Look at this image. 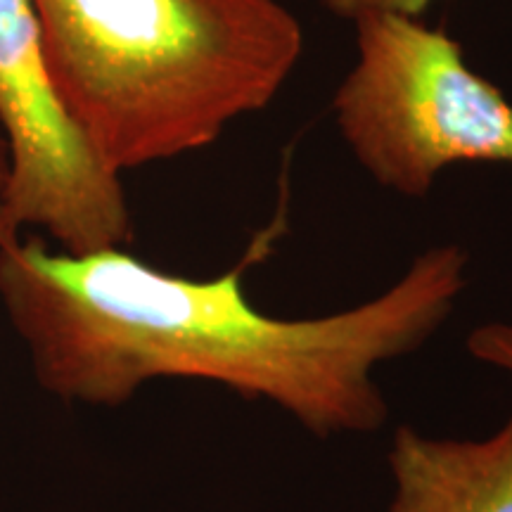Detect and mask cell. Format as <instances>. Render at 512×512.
Here are the masks:
<instances>
[{"label": "cell", "instance_id": "cell-1", "mask_svg": "<svg viewBox=\"0 0 512 512\" xmlns=\"http://www.w3.org/2000/svg\"><path fill=\"white\" fill-rule=\"evenodd\" d=\"M247 259L219 278L159 271L124 247L50 252L0 238V297L64 401L126 403L157 377L219 382L266 399L318 437L373 432L387 420L375 368L437 332L467 287V252L437 245L368 302L320 318H275L249 302Z\"/></svg>", "mask_w": 512, "mask_h": 512}, {"label": "cell", "instance_id": "cell-2", "mask_svg": "<svg viewBox=\"0 0 512 512\" xmlns=\"http://www.w3.org/2000/svg\"><path fill=\"white\" fill-rule=\"evenodd\" d=\"M57 98L114 174L216 143L304 53L283 0H31Z\"/></svg>", "mask_w": 512, "mask_h": 512}, {"label": "cell", "instance_id": "cell-3", "mask_svg": "<svg viewBox=\"0 0 512 512\" xmlns=\"http://www.w3.org/2000/svg\"><path fill=\"white\" fill-rule=\"evenodd\" d=\"M351 24L356 60L330 110L380 188L418 200L453 164H512V102L467 64L456 38L387 12Z\"/></svg>", "mask_w": 512, "mask_h": 512}, {"label": "cell", "instance_id": "cell-4", "mask_svg": "<svg viewBox=\"0 0 512 512\" xmlns=\"http://www.w3.org/2000/svg\"><path fill=\"white\" fill-rule=\"evenodd\" d=\"M0 131L10 155L0 238L38 226L74 254L128 245L121 176L95 155L57 98L31 0H0Z\"/></svg>", "mask_w": 512, "mask_h": 512}, {"label": "cell", "instance_id": "cell-5", "mask_svg": "<svg viewBox=\"0 0 512 512\" xmlns=\"http://www.w3.org/2000/svg\"><path fill=\"white\" fill-rule=\"evenodd\" d=\"M389 512H512V415L486 439H432L401 425Z\"/></svg>", "mask_w": 512, "mask_h": 512}, {"label": "cell", "instance_id": "cell-6", "mask_svg": "<svg viewBox=\"0 0 512 512\" xmlns=\"http://www.w3.org/2000/svg\"><path fill=\"white\" fill-rule=\"evenodd\" d=\"M467 351L486 366L501 368L512 375V323L494 320L470 332Z\"/></svg>", "mask_w": 512, "mask_h": 512}, {"label": "cell", "instance_id": "cell-7", "mask_svg": "<svg viewBox=\"0 0 512 512\" xmlns=\"http://www.w3.org/2000/svg\"><path fill=\"white\" fill-rule=\"evenodd\" d=\"M320 8L344 22H356L358 17L387 12V15L422 17L434 0H318Z\"/></svg>", "mask_w": 512, "mask_h": 512}, {"label": "cell", "instance_id": "cell-8", "mask_svg": "<svg viewBox=\"0 0 512 512\" xmlns=\"http://www.w3.org/2000/svg\"><path fill=\"white\" fill-rule=\"evenodd\" d=\"M10 171V155H8V143H5L3 131H0V190H3L5 181H8Z\"/></svg>", "mask_w": 512, "mask_h": 512}]
</instances>
